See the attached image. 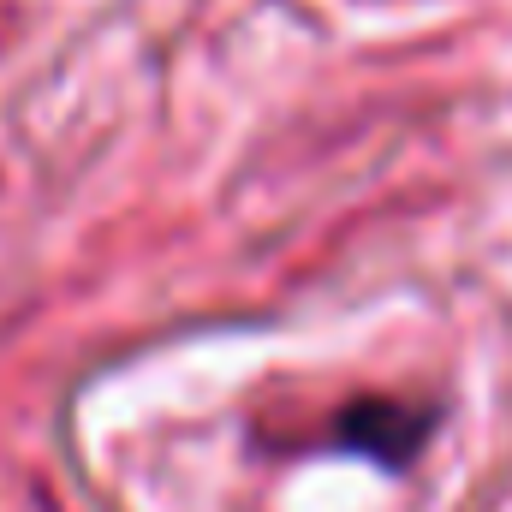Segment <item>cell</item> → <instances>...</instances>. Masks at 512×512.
<instances>
[{"label": "cell", "instance_id": "obj_1", "mask_svg": "<svg viewBox=\"0 0 512 512\" xmlns=\"http://www.w3.org/2000/svg\"><path fill=\"white\" fill-rule=\"evenodd\" d=\"M429 429H435V411H429V405L370 393V399H352V405L340 411L334 447H340V453H358V459H370V465H382V471H399V465H411V459L423 453Z\"/></svg>", "mask_w": 512, "mask_h": 512}]
</instances>
